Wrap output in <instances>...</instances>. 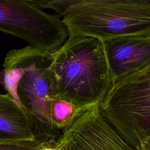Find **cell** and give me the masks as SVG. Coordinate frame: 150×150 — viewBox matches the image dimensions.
<instances>
[{
  "label": "cell",
  "instance_id": "obj_1",
  "mask_svg": "<svg viewBox=\"0 0 150 150\" xmlns=\"http://www.w3.org/2000/svg\"><path fill=\"white\" fill-rule=\"evenodd\" d=\"M51 55L52 99L66 101L81 111L102 101L114 83L102 40L68 36Z\"/></svg>",
  "mask_w": 150,
  "mask_h": 150
},
{
  "label": "cell",
  "instance_id": "obj_2",
  "mask_svg": "<svg viewBox=\"0 0 150 150\" xmlns=\"http://www.w3.org/2000/svg\"><path fill=\"white\" fill-rule=\"evenodd\" d=\"M51 60V53L28 45L9 50L0 71V84L24 110L40 143L57 140L61 134L50 118Z\"/></svg>",
  "mask_w": 150,
  "mask_h": 150
},
{
  "label": "cell",
  "instance_id": "obj_3",
  "mask_svg": "<svg viewBox=\"0 0 150 150\" xmlns=\"http://www.w3.org/2000/svg\"><path fill=\"white\" fill-rule=\"evenodd\" d=\"M61 20L68 36L104 40L150 34V1L77 0Z\"/></svg>",
  "mask_w": 150,
  "mask_h": 150
},
{
  "label": "cell",
  "instance_id": "obj_4",
  "mask_svg": "<svg viewBox=\"0 0 150 150\" xmlns=\"http://www.w3.org/2000/svg\"><path fill=\"white\" fill-rule=\"evenodd\" d=\"M99 108L135 150L150 142V66L114 82Z\"/></svg>",
  "mask_w": 150,
  "mask_h": 150
},
{
  "label": "cell",
  "instance_id": "obj_5",
  "mask_svg": "<svg viewBox=\"0 0 150 150\" xmlns=\"http://www.w3.org/2000/svg\"><path fill=\"white\" fill-rule=\"evenodd\" d=\"M0 30L51 54L68 38L61 18L46 13L30 0H0Z\"/></svg>",
  "mask_w": 150,
  "mask_h": 150
},
{
  "label": "cell",
  "instance_id": "obj_6",
  "mask_svg": "<svg viewBox=\"0 0 150 150\" xmlns=\"http://www.w3.org/2000/svg\"><path fill=\"white\" fill-rule=\"evenodd\" d=\"M59 150H135L101 115L99 104L83 111L56 140Z\"/></svg>",
  "mask_w": 150,
  "mask_h": 150
},
{
  "label": "cell",
  "instance_id": "obj_7",
  "mask_svg": "<svg viewBox=\"0 0 150 150\" xmlns=\"http://www.w3.org/2000/svg\"><path fill=\"white\" fill-rule=\"evenodd\" d=\"M102 43L114 83L150 66V34L118 36Z\"/></svg>",
  "mask_w": 150,
  "mask_h": 150
},
{
  "label": "cell",
  "instance_id": "obj_8",
  "mask_svg": "<svg viewBox=\"0 0 150 150\" xmlns=\"http://www.w3.org/2000/svg\"><path fill=\"white\" fill-rule=\"evenodd\" d=\"M19 141L36 140L24 110L9 94H0V142Z\"/></svg>",
  "mask_w": 150,
  "mask_h": 150
},
{
  "label": "cell",
  "instance_id": "obj_9",
  "mask_svg": "<svg viewBox=\"0 0 150 150\" xmlns=\"http://www.w3.org/2000/svg\"><path fill=\"white\" fill-rule=\"evenodd\" d=\"M83 111L66 101L53 99L50 107L52 123L61 132L71 125Z\"/></svg>",
  "mask_w": 150,
  "mask_h": 150
},
{
  "label": "cell",
  "instance_id": "obj_10",
  "mask_svg": "<svg viewBox=\"0 0 150 150\" xmlns=\"http://www.w3.org/2000/svg\"><path fill=\"white\" fill-rule=\"evenodd\" d=\"M32 3L38 8L43 9L50 8L56 12V15L60 18L67 12L69 8L76 4L77 0H30Z\"/></svg>",
  "mask_w": 150,
  "mask_h": 150
},
{
  "label": "cell",
  "instance_id": "obj_11",
  "mask_svg": "<svg viewBox=\"0 0 150 150\" xmlns=\"http://www.w3.org/2000/svg\"><path fill=\"white\" fill-rule=\"evenodd\" d=\"M40 144L36 141L0 142V150H36Z\"/></svg>",
  "mask_w": 150,
  "mask_h": 150
},
{
  "label": "cell",
  "instance_id": "obj_12",
  "mask_svg": "<svg viewBox=\"0 0 150 150\" xmlns=\"http://www.w3.org/2000/svg\"><path fill=\"white\" fill-rule=\"evenodd\" d=\"M36 150H59L56 147V140H52L47 142L40 143Z\"/></svg>",
  "mask_w": 150,
  "mask_h": 150
}]
</instances>
